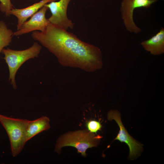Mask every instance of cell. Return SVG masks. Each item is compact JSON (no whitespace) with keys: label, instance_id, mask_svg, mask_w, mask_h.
Segmentation results:
<instances>
[{"label":"cell","instance_id":"7","mask_svg":"<svg viewBox=\"0 0 164 164\" xmlns=\"http://www.w3.org/2000/svg\"><path fill=\"white\" fill-rule=\"evenodd\" d=\"M71 0H59L53 1L45 5L51 12L48 19L50 23L65 30L72 29L74 24L67 17V11Z\"/></svg>","mask_w":164,"mask_h":164},{"label":"cell","instance_id":"14","mask_svg":"<svg viewBox=\"0 0 164 164\" xmlns=\"http://www.w3.org/2000/svg\"><path fill=\"white\" fill-rule=\"evenodd\" d=\"M13 8L11 0H0V10L6 16L10 15V11Z\"/></svg>","mask_w":164,"mask_h":164},{"label":"cell","instance_id":"9","mask_svg":"<svg viewBox=\"0 0 164 164\" xmlns=\"http://www.w3.org/2000/svg\"><path fill=\"white\" fill-rule=\"evenodd\" d=\"M57 0H42L32 5L22 9L13 8L10 11V15L15 16L17 19V29H20L23 24L45 4Z\"/></svg>","mask_w":164,"mask_h":164},{"label":"cell","instance_id":"5","mask_svg":"<svg viewBox=\"0 0 164 164\" xmlns=\"http://www.w3.org/2000/svg\"><path fill=\"white\" fill-rule=\"evenodd\" d=\"M159 0H122L120 11L125 26L128 31L138 33L142 30L135 24L133 18L134 10L137 8H150Z\"/></svg>","mask_w":164,"mask_h":164},{"label":"cell","instance_id":"11","mask_svg":"<svg viewBox=\"0 0 164 164\" xmlns=\"http://www.w3.org/2000/svg\"><path fill=\"white\" fill-rule=\"evenodd\" d=\"M50 120L46 116H42L33 120H28L26 130V141L44 131L50 128Z\"/></svg>","mask_w":164,"mask_h":164},{"label":"cell","instance_id":"8","mask_svg":"<svg viewBox=\"0 0 164 164\" xmlns=\"http://www.w3.org/2000/svg\"><path fill=\"white\" fill-rule=\"evenodd\" d=\"M48 8L45 5L25 22L18 30L13 32L14 36H18L31 32L45 30L50 23L46 17Z\"/></svg>","mask_w":164,"mask_h":164},{"label":"cell","instance_id":"2","mask_svg":"<svg viewBox=\"0 0 164 164\" xmlns=\"http://www.w3.org/2000/svg\"><path fill=\"white\" fill-rule=\"evenodd\" d=\"M101 137L89 132L87 130H78L63 134L58 139L55 151L60 153L61 148L66 146H71L76 148L77 152L86 157L87 149L97 145Z\"/></svg>","mask_w":164,"mask_h":164},{"label":"cell","instance_id":"3","mask_svg":"<svg viewBox=\"0 0 164 164\" xmlns=\"http://www.w3.org/2000/svg\"><path fill=\"white\" fill-rule=\"evenodd\" d=\"M42 46L37 42H34L31 46L24 50H14L7 48L3 49L1 53L7 64L9 71V80L14 89L17 88L15 77L18 70L25 62L31 59L38 57Z\"/></svg>","mask_w":164,"mask_h":164},{"label":"cell","instance_id":"15","mask_svg":"<svg viewBox=\"0 0 164 164\" xmlns=\"http://www.w3.org/2000/svg\"></svg>","mask_w":164,"mask_h":164},{"label":"cell","instance_id":"6","mask_svg":"<svg viewBox=\"0 0 164 164\" xmlns=\"http://www.w3.org/2000/svg\"><path fill=\"white\" fill-rule=\"evenodd\" d=\"M107 118L109 120H115L120 128L119 132L114 140H118L127 144L129 149V158L131 159L136 158L141 152L143 148L142 145L128 133L122 123L119 112L117 110H111L108 113Z\"/></svg>","mask_w":164,"mask_h":164},{"label":"cell","instance_id":"12","mask_svg":"<svg viewBox=\"0 0 164 164\" xmlns=\"http://www.w3.org/2000/svg\"><path fill=\"white\" fill-rule=\"evenodd\" d=\"M13 36V32L8 28L5 22L0 21V53L4 47L10 45Z\"/></svg>","mask_w":164,"mask_h":164},{"label":"cell","instance_id":"10","mask_svg":"<svg viewBox=\"0 0 164 164\" xmlns=\"http://www.w3.org/2000/svg\"><path fill=\"white\" fill-rule=\"evenodd\" d=\"M141 45L146 51L154 55H159L164 53V29L149 39L143 41Z\"/></svg>","mask_w":164,"mask_h":164},{"label":"cell","instance_id":"1","mask_svg":"<svg viewBox=\"0 0 164 164\" xmlns=\"http://www.w3.org/2000/svg\"><path fill=\"white\" fill-rule=\"evenodd\" d=\"M31 36L53 54L63 66L78 68L88 72L102 67L101 50L81 40L67 30L50 23L45 31H33Z\"/></svg>","mask_w":164,"mask_h":164},{"label":"cell","instance_id":"4","mask_svg":"<svg viewBox=\"0 0 164 164\" xmlns=\"http://www.w3.org/2000/svg\"><path fill=\"white\" fill-rule=\"evenodd\" d=\"M28 120L0 114V123L9 137L13 157L16 156L21 152L27 142L26 130Z\"/></svg>","mask_w":164,"mask_h":164},{"label":"cell","instance_id":"13","mask_svg":"<svg viewBox=\"0 0 164 164\" xmlns=\"http://www.w3.org/2000/svg\"><path fill=\"white\" fill-rule=\"evenodd\" d=\"M85 126L88 131L96 134L97 132L100 130L102 127L100 122L95 120L87 121L85 123Z\"/></svg>","mask_w":164,"mask_h":164}]
</instances>
